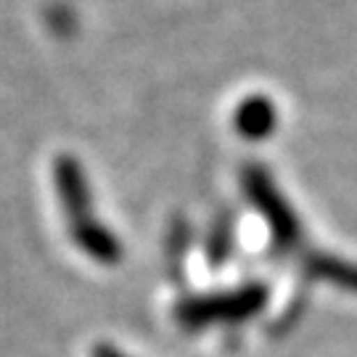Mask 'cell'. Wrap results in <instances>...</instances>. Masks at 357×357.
<instances>
[]
</instances>
